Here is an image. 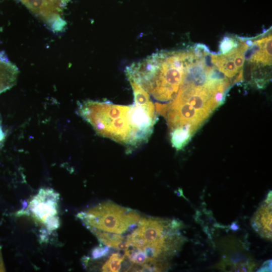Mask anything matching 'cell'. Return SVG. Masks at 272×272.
Returning <instances> with one entry per match:
<instances>
[{"mask_svg": "<svg viewBox=\"0 0 272 272\" xmlns=\"http://www.w3.org/2000/svg\"><path fill=\"white\" fill-rule=\"evenodd\" d=\"M241 38L234 37L232 36H225L222 39L219 45V54L228 53L238 46Z\"/></svg>", "mask_w": 272, "mask_h": 272, "instance_id": "obj_12", "label": "cell"}, {"mask_svg": "<svg viewBox=\"0 0 272 272\" xmlns=\"http://www.w3.org/2000/svg\"><path fill=\"white\" fill-rule=\"evenodd\" d=\"M182 226L176 220L143 218L126 241L129 246L138 249L146 245L155 246L169 257L177 251L184 241L179 232Z\"/></svg>", "mask_w": 272, "mask_h": 272, "instance_id": "obj_3", "label": "cell"}, {"mask_svg": "<svg viewBox=\"0 0 272 272\" xmlns=\"http://www.w3.org/2000/svg\"><path fill=\"white\" fill-rule=\"evenodd\" d=\"M254 230L263 237H271V194L268 196L259 207L252 220Z\"/></svg>", "mask_w": 272, "mask_h": 272, "instance_id": "obj_8", "label": "cell"}, {"mask_svg": "<svg viewBox=\"0 0 272 272\" xmlns=\"http://www.w3.org/2000/svg\"><path fill=\"white\" fill-rule=\"evenodd\" d=\"M191 50L158 52L133 63L125 71L129 81L140 85L157 100L173 99L184 79Z\"/></svg>", "mask_w": 272, "mask_h": 272, "instance_id": "obj_2", "label": "cell"}, {"mask_svg": "<svg viewBox=\"0 0 272 272\" xmlns=\"http://www.w3.org/2000/svg\"><path fill=\"white\" fill-rule=\"evenodd\" d=\"M80 111L99 135L126 146L128 152L147 142L157 120L152 101L127 106L88 101Z\"/></svg>", "mask_w": 272, "mask_h": 272, "instance_id": "obj_1", "label": "cell"}, {"mask_svg": "<svg viewBox=\"0 0 272 272\" xmlns=\"http://www.w3.org/2000/svg\"><path fill=\"white\" fill-rule=\"evenodd\" d=\"M124 258V256L119 253L112 254L109 259L102 266V271L112 272L120 271L121 267V262Z\"/></svg>", "mask_w": 272, "mask_h": 272, "instance_id": "obj_10", "label": "cell"}, {"mask_svg": "<svg viewBox=\"0 0 272 272\" xmlns=\"http://www.w3.org/2000/svg\"><path fill=\"white\" fill-rule=\"evenodd\" d=\"M98 239L108 247L121 250H126L129 245L124 236L119 234L102 231L96 229H90Z\"/></svg>", "mask_w": 272, "mask_h": 272, "instance_id": "obj_9", "label": "cell"}, {"mask_svg": "<svg viewBox=\"0 0 272 272\" xmlns=\"http://www.w3.org/2000/svg\"><path fill=\"white\" fill-rule=\"evenodd\" d=\"M245 57L251 64L271 66V35L252 42L245 52Z\"/></svg>", "mask_w": 272, "mask_h": 272, "instance_id": "obj_7", "label": "cell"}, {"mask_svg": "<svg viewBox=\"0 0 272 272\" xmlns=\"http://www.w3.org/2000/svg\"><path fill=\"white\" fill-rule=\"evenodd\" d=\"M271 260H268L267 261H265L261 267L259 269V271H271Z\"/></svg>", "mask_w": 272, "mask_h": 272, "instance_id": "obj_14", "label": "cell"}, {"mask_svg": "<svg viewBox=\"0 0 272 272\" xmlns=\"http://www.w3.org/2000/svg\"><path fill=\"white\" fill-rule=\"evenodd\" d=\"M79 215L90 229L117 234L132 228L140 220L135 211L111 202L100 204Z\"/></svg>", "mask_w": 272, "mask_h": 272, "instance_id": "obj_4", "label": "cell"}, {"mask_svg": "<svg viewBox=\"0 0 272 272\" xmlns=\"http://www.w3.org/2000/svg\"><path fill=\"white\" fill-rule=\"evenodd\" d=\"M54 31L62 30L65 22L61 17L62 0H20Z\"/></svg>", "mask_w": 272, "mask_h": 272, "instance_id": "obj_6", "label": "cell"}, {"mask_svg": "<svg viewBox=\"0 0 272 272\" xmlns=\"http://www.w3.org/2000/svg\"><path fill=\"white\" fill-rule=\"evenodd\" d=\"M130 247L132 248H130L128 247L125 250V255L130 261L139 265L144 264L149 261V258L143 250L131 246Z\"/></svg>", "mask_w": 272, "mask_h": 272, "instance_id": "obj_11", "label": "cell"}, {"mask_svg": "<svg viewBox=\"0 0 272 272\" xmlns=\"http://www.w3.org/2000/svg\"><path fill=\"white\" fill-rule=\"evenodd\" d=\"M58 194L53 190L42 189L30 202V208L35 216L47 224L49 229L58 227L57 207Z\"/></svg>", "mask_w": 272, "mask_h": 272, "instance_id": "obj_5", "label": "cell"}, {"mask_svg": "<svg viewBox=\"0 0 272 272\" xmlns=\"http://www.w3.org/2000/svg\"><path fill=\"white\" fill-rule=\"evenodd\" d=\"M109 247L98 246L95 247L92 252V257L94 259H98L107 255L109 252Z\"/></svg>", "mask_w": 272, "mask_h": 272, "instance_id": "obj_13", "label": "cell"}, {"mask_svg": "<svg viewBox=\"0 0 272 272\" xmlns=\"http://www.w3.org/2000/svg\"><path fill=\"white\" fill-rule=\"evenodd\" d=\"M231 229H232L233 230H235L238 229V227L236 224H235V223H233L231 226Z\"/></svg>", "mask_w": 272, "mask_h": 272, "instance_id": "obj_15", "label": "cell"}]
</instances>
